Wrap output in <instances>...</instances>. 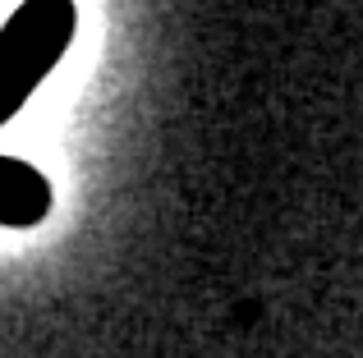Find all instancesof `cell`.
Returning <instances> with one entry per match:
<instances>
[{
  "label": "cell",
  "mask_w": 363,
  "mask_h": 358,
  "mask_svg": "<svg viewBox=\"0 0 363 358\" xmlns=\"http://www.w3.org/2000/svg\"><path fill=\"white\" fill-rule=\"evenodd\" d=\"M74 37H79L74 0H23L0 23V129L60 69Z\"/></svg>",
  "instance_id": "cell-1"
},
{
  "label": "cell",
  "mask_w": 363,
  "mask_h": 358,
  "mask_svg": "<svg viewBox=\"0 0 363 358\" xmlns=\"http://www.w3.org/2000/svg\"><path fill=\"white\" fill-rule=\"evenodd\" d=\"M55 207L51 179L23 156L0 152V230H37Z\"/></svg>",
  "instance_id": "cell-2"
}]
</instances>
